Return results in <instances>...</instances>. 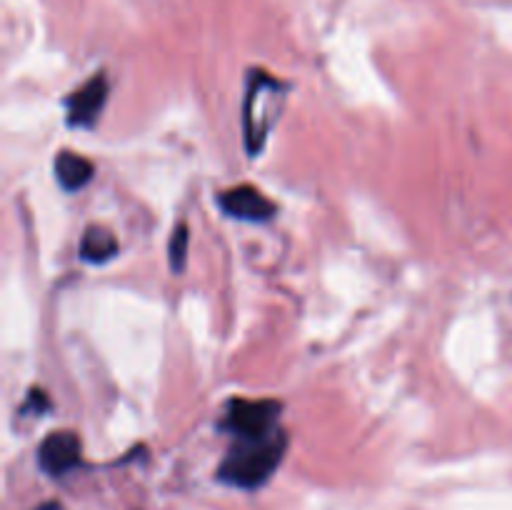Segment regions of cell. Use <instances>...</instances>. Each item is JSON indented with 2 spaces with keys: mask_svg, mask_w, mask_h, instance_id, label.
Here are the masks:
<instances>
[{
  "mask_svg": "<svg viewBox=\"0 0 512 510\" xmlns=\"http://www.w3.org/2000/svg\"><path fill=\"white\" fill-rule=\"evenodd\" d=\"M53 170L58 185L63 190H68V193L85 188L95 175L93 160H88L85 155L73 153V150H60V153L55 155Z\"/></svg>",
  "mask_w": 512,
  "mask_h": 510,
  "instance_id": "obj_7",
  "label": "cell"
},
{
  "mask_svg": "<svg viewBox=\"0 0 512 510\" xmlns=\"http://www.w3.org/2000/svg\"><path fill=\"white\" fill-rule=\"evenodd\" d=\"M280 413H283V403L275 398H233L225 405L220 428L233 435V438H263V435L283 428Z\"/></svg>",
  "mask_w": 512,
  "mask_h": 510,
  "instance_id": "obj_3",
  "label": "cell"
},
{
  "mask_svg": "<svg viewBox=\"0 0 512 510\" xmlns=\"http://www.w3.org/2000/svg\"><path fill=\"white\" fill-rule=\"evenodd\" d=\"M188 245H190L188 223H178L175 225L173 235H170V243H168L170 268H173L175 275H180L185 270V260H188Z\"/></svg>",
  "mask_w": 512,
  "mask_h": 510,
  "instance_id": "obj_9",
  "label": "cell"
},
{
  "mask_svg": "<svg viewBox=\"0 0 512 510\" xmlns=\"http://www.w3.org/2000/svg\"><path fill=\"white\" fill-rule=\"evenodd\" d=\"M288 85L265 70H253L248 75L243 100V138L250 158L263 153L280 113H283Z\"/></svg>",
  "mask_w": 512,
  "mask_h": 510,
  "instance_id": "obj_2",
  "label": "cell"
},
{
  "mask_svg": "<svg viewBox=\"0 0 512 510\" xmlns=\"http://www.w3.org/2000/svg\"><path fill=\"white\" fill-rule=\"evenodd\" d=\"M108 93V75L100 70V73H95L88 83L75 88L73 93L65 98V115H68V123L73 125V128H90V125H95V120L103 113L105 103H108Z\"/></svg>",
  "mask_w": 512,
  "mask_h": 510,
  "instance_id": "obj_4",
  "label": "cell"
},
{
  "mask_svg": "<svg viewBox=\"0 0 512 510\" xmlns=\"http://www.w3.org/2000/svg\"><path fill=\"white\" fill-rule=\"evenodd\" d=\"M80 458H83V443L73 430H53L45 435L38 448V463L50 478H60V475L75 470L80 465Z\"/></svg>",
  "mask_w": 512,
  "mask_h": 510,
  "instance_id": "obj_5",
  "label": "cell"
},
{
  "mask_svg": "<svg viewBox=\"0 0 512 510\" xmlns=\"http://www.w3.org/2000/svg\"><path fill=\"white\" fill-rule=\"evenodd\" d=\"M218 205L225 215L248 223H265L275 215V203L265 193H260L253 185H235V188L223 190Z\"/></svg>",
  "mask_w": 512,
  "mask_h": 510,
  "instance_id": "obj_6",
  "label": "cell"
},
{
  "mask_svg": "<svg viewBox=\"0 0 512 510\" xmlns=\"http://www.w3.org/2000/svg\"><path fill=\"white\" fill-rule=\"evenodd\" d=\"M288 450L285 430L263 435V438H233L228 455L218 468V480L243 490H255L273 478Z\"/></svg>",
  "mask_w": 512,
  "mask_h": 510,
  "instance_id": "obj_1",
  "label": "cell"
},
{
  "mask_svg": "<svg viewBox=\"0 0 512 510\" xmlns=\"http://www.w3.org/2000/svg\"><path fill=\"white\" fill-rule=\"evenodd\" d=\"M118 250V238L113 235V230L103 228V225H90V228H85L83 238H80V258L85 263H108L118 255Z\"/></svg>",
  "mask_w": 512,
  "mask_h": 510,
  "instance_id": "obj_8",
  "label": "cell"
}]
</instances>
